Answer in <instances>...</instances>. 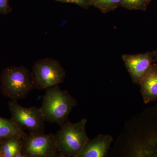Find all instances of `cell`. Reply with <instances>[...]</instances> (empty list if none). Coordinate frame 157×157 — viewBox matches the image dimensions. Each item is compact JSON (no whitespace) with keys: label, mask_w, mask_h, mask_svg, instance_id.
Masks as SVG:
<instances>
[{"label":"cell","mask_w":157,"mask_h":157,"mask_svg":"<svg viewBox=\"0 0 157 157\" xmlns=\"http://www.w3.org/2000/svg\"><path fill=\"white\" fill-rule=\"evenodd\" d=\"M42 106L40 107L45 121L56 123L60 127L69 121V116L77 104V101L59 85L45 89Z\"/></svg>","instance_id":"6da1fadb"},{"label":"cell","mask_w":157,"mask_h":157,"mask_svg":"<svg viewBox=\"0 0 157 157\" xmlns=\"http://www.w3.org/2000/svg\"><path fill=\"white\" fill-rule=\"evenodd\" d=\"M2 94L17 101L25 99L35 89L32 72L24 66H11L5 68L0 76Z\"/></svg>","instance_id":"7a4b0ae2"},{"label":"cell","mask_w":157,"mask_h":157,"mask_svg":"<svg viewBox=\"0 0 157 157\" xmlns=\"http://www.w3.org/2000/svg\"><path fill=\"white\" fill-rule=\"evenodd\" d=\"M87 122L85 118L76 123L69 121L54 134L58 149L63 157H79L90 139L86 130Z\"/></svg>","instance_id":"3957f363"},{"label":"cell","mask_w":157,"mask_h":157,"mask_svg":"<svg viewBox=\"0 0 157 157\" xmlns=\"http://www.w3.org/2000/svg\"><path fill=\"white\" fill-rule=\"evenodd\" d=\"M32 76L35 89L45 90L64 81L66 71L57 60L50 58L39 59L34 63Z\"/></svg>","instance_id":"277c9868"},{"label":"cell","mask_w":157,"mask_h":157,"mask_svg":"<svg viewBox=\"0 0 157 157\" xmlns=\"http://www.w3.org/2000/svg\"><path fill=\"white\" fill-rule=\"evenodd\" d=\"M11 119L24 130L33 135L43 134L45 132V118L40 108L36 107L25 108L17 101L9 102Z\"/></svg>","instance_id":"5b68a950"},{"label":"cell","mask_w":157,"mask_h":157,"mask_svg":"<svg viewBox=\"0 0 157 157\" xmlns=\"http://www.w3.org/2000/svg\"><path fill=\"white\" fill-rule=\"evenodd\" d=\"M24 157H63L59 151L54 134H28L22 138Z\"/></svg>","instance_id":"8992f818"},{"label":"cell","mask_w":157,"mask_h":157,"mask_svg":"<svg viewBox=\"0 0 157 157\" xmlns=\"http://www.w3.org/2000/svg\"><path fill=\"white\" fill-rule=\"evenodd\" d=\"M122 59L134 83L140 85L155 63L154 51L137 54H124Z\"/></svg>","instance_id":"52a82bcc"},{"label":"cell","mask_w":157,"mask_h":157,"mask_svg":"<svg viewBox=\"0 0 157 157\" xmlns=\"http://www.w3.org/2000/svg\"><path fill=\"white\" fill-rule=\"evenodd\" d=\"M113 138L108 135H100L89 139L79 157H104L107 154Z\"/></svg>","instance_id":"ba28073f"},{"label":"cell","mask_w":157,"mask_h":157,"mask_svg":"<svg viewBox=\"0 0 157 157\" xmlns=\"http://www.w3.org/2000/svg\"><path fill=\"white\" fill-rule=\"evenodd\" d=\"M140 92L144 104L157 99V64L154 63L151 69L140 82Z\"/></svg>","instance_id":"9c48e42d"},{"label":"cell","mask_w":157,"mask_h":157,"mask_svg":"<svg viewBox=\"0 0 157 157\" xmlns=\"http://www.w3.org/2000/svg\"><path fill=\"white\" fill-rule=\"evenodd\" d=\"M23 138L15 135L3 139L2 141V157H24L21 154Z\"/></svg>","instance_id":"30bf717a"},{"label":"cell","mask_w":157,"mask_h":157,"mask_svg":"<svg viewBox=\"0 0 157 157\" xmlns=\"http://www.w3.org/2000/svg\"><path fill=\"white\" fill-rule=\"evenodd\" d=\"M15 135L24 138L28 134L11 119H8L0 117V140Z\"/></svg>","instance_id":"8fae6325"},{"label":"cell","mask_w":157,"mask_h":157,"mask_svg":"<svg viewBox=\"0 0 157 157\" xmlns=\"http://www.w3.org/2000/svg\"><path fill=\"white\" fill-rule=\"evenodd\" d=\"M91 6H94L104 13L115 10L121 6V0H89Z\"/></svg>","instance_id":"7c38bea8"},{"label":"cell","mask_w":157,"mask_h":157,"mask_svg":"<svg viewBox=\"0 0 157 157\" xmlns=\"http://www.w3.org/2000/svg\"><path fill=\"white\" fill-rule=\"evenodd\" d=\"M151 1V0H121V6L128 10L145 11Z\"/></svg>","instance_id":"4fadbf2b"},{"label":"cell","mask_w":157,"mask_h":157,"mask_svg":"<svg viewBox=\"0 0 157 157\" xmlns=\"http://www.w3.org/2000/svg\"><path fill=\"white\" fill-rule=\"evenodd\" d=\"M62 3H72L78 5L82 9H87L91 6L89 0H55Z\"/></svg>","instance_id":"5bb4252c"},{"label":"cell","mask_w":157,"mask_h":157,"mask_svg":"<svg viewBox=\"0 0 157 157\" xmlns=\"http://www.w3.org/2000/svg\"><path fill=\"white\" fill-rule=\"evenodd\" d=\"M12 9L9 5V0H0V14H9Z\"/></svg>","instance_id":"9a60e30c"},{"label":"cell","mask_w":157,"mask_h":157,"mask_svg":"<svg viewBox=\"0 0 157 157\" xmlns=\"http://www.w3.org/2000/svg\"><path fill=\"white\" fill-rule=\"evenodd\" d=\"M154 53L155 62L157 64V49L156 50L154 51Z\"/></svg>","instance_id":"2e32d148"},{"label":"cell","mask_w":157,"mask_h":157,"mask_svg":"<svg viewBox=\"0 0 157 157\" xmlns=\"http://www.w3.org/2000/svg\"><path fill=\"white\" fill-rule=\"evenodd\" d=\"M2 140H0V157H2Z\"/></svg>","instance_id":"e0dca14e"}]
</instances>
